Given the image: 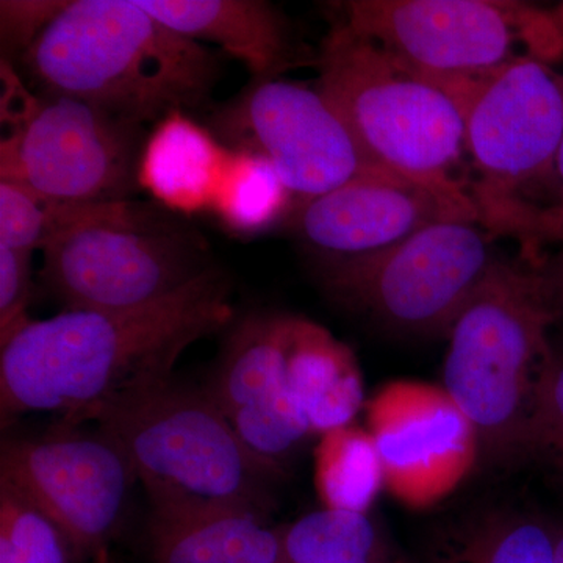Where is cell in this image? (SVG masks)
Instances as JSON below:
<instances>
[{
	"instance_id": "1",
	"label": "cell",
	"mask_w": 563,
	"mask_h": 563,
	"mask_svg": "<svg viewBox=\"0 0 563 563\" xmlns=\"http://www.w3.org/2000/svg\"><path fill=\"white\" fill-rule=\"evenodd\" d=\"M233 320L231 284L217 268L139 309L31 320L0 344L2 426L27 413L85 424L111 399L174 376L191 344Z\"/></svg>"
},
{
	"instance_id": "2",
	"label": "cell",
	"mask_w": 563,
	"mask_h": 563,
	"mask_svg": "<svg viewBox=\"0 0 563 563\" xmlns=\"http://www.w3.org/2000/svg\"><path fill=\"white\" fill-rule=\"evenodd\" d=\"M44 95L144 125L209 101L218 55L155 20L136 0H74L21 57Z\"/></svg>"
},
{
	"instance_id": "3",
	"label": "cell",
	"mask_w": 563,
	"mask_h": 563,
	"mask_svg": "<svg viewBox=\"0 0 563 563\" xmlns=\"http://www.w3.org/2000/svg\"><path fill=\"white\" fill-rule=\"evenodd\" d=\"M317 65V90L369 168L472 198L466 113L485 77L432 76L343 20L325 33Z\"/></svg>"
},
{
	"instance_id": "4",
	"label": "cell",
	"mask_w": 563,
	"mask_h": 563,
	"mask_svg": "<svg viewBox=\"0 0 563 563\" xmlns=\"http://www.w3.org/2000/svg\"><path fill=\"white\" fill-rule=\"evenodd\" d=\"M554 317L539 268L498 258L448 332L443 391L490 465L537 454Z\"/></svg>"
},
{
	"instance_id": "5",
	"label": "cell",
	"mask_w": 563,
	"mask_h": 563,
	"mask_svg": "<svg viewBox=\"0 0 563 563\" xmlns=\"http://www.w3.org/2000/svg\"><path fill=\"white\" fill-rule=\"evenodd\" d=\"M88 422L121 448L152 514L239 510L269 520L279 477L240 442L206 388L172 376L111 399Z\"/></svg>"
},
{
	"instance_id": "6",
	"label": "cell",
	"mask_w": 563,
	"mask_h": 563,
	"mask_svg": "<svg viewBox=\"0 0 563 563\" xmlns=\"http://www.w3.org/2000/svg\"><path fill=\"white\" fill-rule=\"evenodd\" d=\"M43 276L68 309L131 310L173 295L211 268L206 244L154 207L55 202Z\"/></svg>"
},
{
	"instance_id": "7",
	"label": "cell",
	"mask_w": 563,
	"mask_h": 563,
	"mask_svg": "<svg viewBox=\"0 0 563 563\" xmlns=\"http://www.w3.org/2000/svg\"><path fill=\"white\" fill-rule=\"evenodd\" d=\"M562 141L563 74L550 63L518 58L485 77L470 102V195L484 228L528 255Z\"/></svg>"
},
{
	"instance_id": "8",
	"label": "cell",
	"mask_w": 563,
	"mask_h": 563,
	"mask_svg": "<svg viewBox=\"0 0 563 563\" xmlns=\"http://www.w3.org/2000/svg\"><path fill=\"white\" fill-rule=\"evenodd\" d=\"M7 90L0 180L65 203L128 201L140 187L143 125L66 96L32 98L20 84Z\"/></svg>"
},
{
	"instance_id": "9",
	"label": "cell",
	"mask_w": 563,
	"mask_h": 563,
	"mask_svg": "<svg viewBox=\"0 0 563 563\" xmlns=\"http://www.w3.org/2000/svg\"><path fill=\"white\" fill-rule=\"evenodd\" d=\"M476 218H443L365 257L324 262L336 299L393 331L448 335L498 261Z\"/></svg>"
},
{
	"instance_id": "10",
	"label": "cell",
	"mask_w": 563,
	"mask_h": 563,
	"mask_svg": "<svg viewBox=\"0 0 563 563\" xmlns=\"http://www.w3.org/2000/svg\"><path fill=\"white\" fill-rule=\"evenodd\" d=\"M344 22L424 73L481 79L523 57L563 54L553 11L499 0H352Z\"/></svg>"
},
{
	"instance_id": "11",
	"label": "cell",
	"mask_w": 563,
	"mask_h": 563,
	"mask_svg": "<svg viewBox=\"0 0 563 563\" xmlns=\"http://www.w3.org/2000/svg\"><path fill=\"white\" fill-rule=\"evenodd\" d=\"M0 481L21 492L68 536L79 561L106 563L133 485L121 448L98 428L55 424L33 437H7Z\"/></svg>"
},
{
	"instance_id": "12",
	"label": "cell",
	"mask_w": 563,
	"mask_h": 563,
	"mask_svg": "<svg viewBox=\"0 0 563 563\" xmlns=\"http://www.w3.org/2000/svg\"><path fill=\"white\" fill-rule=\"evenodd\" d=\"M228 150L266 158L299 206L335 190L369 166L324 96L295 81H252L211 118Z\"/></svg>"
},
{
	"instance_id": "13",
	"label": "cell",
	"mask_w": 563,
	"mask_h": 563,
	"mask_svg": "<svg viewBox=\"0 0 563 563\" xmlns=\"http://www.w3.org/2000/svg\"><path fill=\"white\" fill-rule=\"evenodd\" d=\"M290 313L254 312L233 324L207 385L240 442L279 479L313 439L285 384Z\"/></svg>"
},
{
	"instance_id": "14",
	"label": "cell",
	"mask_w": 563,
	"mask_h": 563,
	"mask_svg": "<svg viewBox=\"0 0 563 563\" xmlns=\"http://www.w3.org/2000/svg\"><path fill=\"white\" fill-rule=\"evenodd\" d=\"M453 217L479 220L470 196L369 168L301 203L295 222L299 236L325 261H344L387 250L426 225Z\"/></svg>"
},
{
	"instance_id": "15",
	"label": "cell",
	"mask_w": 563,
	"mask_h": 563,
	"mask_svg": "<svg viewBox=\"0 0 563 563\" xmlns=\"http://www.w3.org/2000/svg\"><path fill=\"white\" fill-rule=\"evenodd\" d=\"M372 421L385 484L412 498L453 484L477 453L472 428L444 391L395 388L374 402Z\"/></svg>"
},
{
	"instance_id": "16",
	"label": "cell",
	"mask_w": 563,
	"mask_h": 563,
	"mask_svg": "<svg viewBox=\"0 0 563 563\" xmlns=\"http://www.w3.org/2000/svg\"><path fill=\"white\" fill-rule=\"evenodd\" d=\"M166 27L220 46L254 81L279 79L301 60L280 11L262 0H136Z\"/></svg>"
},
{
	"instance_id": "17",
	"label": "cell",
	"mask_w": 563,
	"mask_h": 563,
	"mask_svg": "<svg viewBox=\"0 0 563 563\" xmlns=\"http://www.w3.org/2000/svg\"><path fill=\"white\" fill-rule=\"evenodd\" d=\"M285 384L296 413L313 437L352 426L365 404L354 352L328 329L291 314Z\"/></svg>"
},
{
	"instance_id": "18",
	"label": "cell",
	"mask_w": 563,
	"mask_h": 563,
	"mask_svg": "<svg viewBox=\"0 0 563 563\" xmlns=\"http://www.w3.org/2000/svg\"><path fill=\"white\" fill-rule=\"evenodd\" d=\"M229 150L213 132L176 111L155 124L141 152L139 184L158 206L180 214L211 209Z\"/></svg>"
},
{
	"instance_id": "19",
	"label": "cell",
	"mask_w": 563,
	"mask_h": 563,
	"mask_svg": "<svg viewBox=\"0 0 563 563\" xmlns=\"http://www.w3.org/2000/svg\"><path fill=\"white\" fill-rule=\"evenodd\" d=\"M154 563H285L282 528L239 510L151 514Z\"/></svg>"
},
{
	"instance_id": "20",
	"label": "cell",
	"mask_w": 563,
	"mask_h": 563,
	"mask_svg": "<svg viewBox=\"0 0 563 563\" xmlns=\"http://www.w3.org/2000/svg\"><path fill=\"white\" fill-rule=\"evenodd\" d=\"M292 201L272 163L254 152L229 150L210 210L229 232L257 235L280 221Z\"/></svg>"
},
{
	"instance_id": "21",
	"label": "cell",
	"mask_w": 563,
	"mask_h": 563,
	"mask_svg": "<svg viewBox=\"0 0 563 563\" xmlns=\"http://www.w3.org/2000/svg\"><path fill=\"white\" fill-rule=\"evenodd\" d=\"M285 563H354L393 553L372 514L324 509L282 528Z\"/></svg>"
},
{
	"instance_id": "22",
	"label": "cell",
	"mask_w": 563,
	"mask_h": 563,
	"mask_svg": "<svg viewBox=\"0 0 563 563\" xmlns=\"http://www.w3.org/2000/svg\"><path fill=\"white\" fill-rule=\"evenodd\" d=\"M555 528L528 514L483 515L451 537L437 563H555Z\"/></svg>"
},
{
	"instance_id": "23",
	"label": "cell",
	"mask_w": 563,
	"mask_h": 563,
	"mask_svg": "<svg viewBox=\"0 0 563 563\" xmlns=\"http://www.w3.org/2000/svg\"><path fill=\"white\" fill-rule=\"evenodd\" d=\"M384 484L383 461L372 432L347 426L321 437L317 488L322 506L369 514Z\"/></svg>"
},
{
	"instance_id": "24",
	"label": "cell",
	"mask_w": 563,
	"mask_h": 563,
	"mask_svg": "<svg viewBox=\"0 0 563 563\" xmlns=\"http://www.w3.org/2000/svg\"><path fill=\"white\" fill-rule=\"evenodd\" d=\"M76 548L21 492L0 481V563H76Z\"/></svg>"
},
{
	"instance_id": "25",
	"label": "cell",
	"mask_w": 563,
	"mask_h": 563,
	"mask_svg": "<svg viewBox=\"0 0 563 563\" xmlns=\"http://www.w3.org/2000/svg\"><path fill=\"white\" fill-rule=\"evenodd\" d=\"M55 201L13 181L0 180V246L33 254L52 232Z\"/></svg>"
},
{
	"instance_id": "26",
	"label": "cell",
	"mask_w": 563,
	"mask_h": 563,
	"mask_svg": "<svg viewBox=\"0 0 563 563\" xmlns=\"http://www.w3.org/2000/svg\"><path fill=\"white\" fill-rule=\"evenodd\" d=\"M31 254L0 246V344L10 340L31 318Z\"/></svg>"
},
{
	"instance_id": "27",
	"label": "cell",
	"mask_w": 563,
	"mask_h": 563,
	"mask_svg": "<svg viewBox=\"0 0 563 563\" xmlns=\"http://www.w3.org/2000/svg\"><path fill=\"white\" fill-rule=\"evenodd\" d=\"M66 3L60 0H2L0 36L3 49L22 57L62 13Z\"/></svg>"
},
{
	"instance_id": "28",
	"label": "cell",
	"mask_w": 563,
	"mask_h": 563,
	"mask_svg": "<svg viewBox=\"0 0 563 563\" xmlns=\"http://www.w3.org/2000/svg\"><path fill=\"white\" fill-rule=\"evenodd\" d=\"M537 453L551 455L563 473V347L555 344L540 396Z\"/></svg>"
},
{
	"instance_id": "29",
	"label": "cell",
	"mask_w": 563,
	"mask_h": 563,
	"mask_svg": "<svg viewBox=\"0 0 563 563\" xmlns=\"http://www.w3.org/2000/svg\"><path fill=\"white\" fill-rule=\"evenodd\" d=\"M547 243L563 246V141L555 157L550 185L544 192L542 206L537 213L536 231H533V258H539V250Z\"/></svg>"
},
{
	"instance_id": "30",
	"label": "cell",
	"mask_w": 563,
	"mask_h": 563,
	"mask_svg": "<svg viewBox=\"0 0 563 563\" xmlns=\"http://www.w3.org/2000/svg\"><path fill=\"white\" fill-rule=\"evenodd\" d=\"M542 276L544 291L554 317V329L563 331V246L558 254L543 258L537 266Z\"/></svg>"
},
{
	"instance_id": "31",
	"label": "cell",
	"mask_w": 563,
	"mask_h": 563,
	"mask_svg": "<svg viewBox=\"0 0 563 563\" xmlns=\"http://www.w3.org/2000/svg\"><path fill=\"white\" fill-rule=\"evenodd\" d=\"M355 563H410L406 559L401 558L393 551V553L383 555V558L368 559V561L355 562Z\"/></svg>"
},
{
	"instance_id": "32",
	"label": "cell",
	"mask_w": 563,
	"mask_h": 563,
	"mask_svg": "<svg viewBox=\"0 0 563 563\" xmlns=\"http://www.w3.org/2000/svg\"><path fill=\"white\" fill-rule=\"evenodd\" d=\"M555 563H563V526L555 528Z\"/></svg>"
},
{
	"instance_id": "33",
	"label": "cell",
	"mask_w": 563,
	"mask_h": 563,
	"mask_svg": "<svg viewBox=\"0 0 563 563\" xmlns=\"http://www.w3.org/2000/svg\"><path fill=\"white\" fill-rule=\"evenodd\" d=\"M551 11H553L555 21H558V24L561 25L563 32V2L559 3V5Z\"/></svg>"
}]
</instances>
